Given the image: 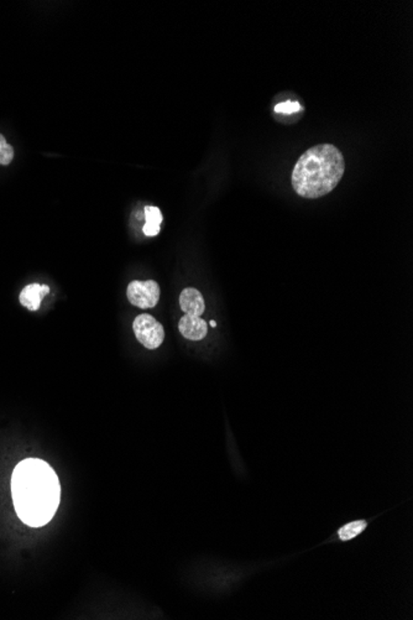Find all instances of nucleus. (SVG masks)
Returning <instances> with one entry per match:
<instances>
[{"label":"nucleus","instance_id":"7","mask_svg":"<svg viewBox=\"0 0 413 620\" xmlns=\"http://www.w3.org/2000/svg\"><path fill=\"white\" fill-rule=\"evenodd\" d=\"M50 292V287L47 285H40V284H30V285L25 286L23 291L20 292V304H23L26 309L30 311H37L41 306L43 296L47 295Z\"/></svg>","mask_w":413,"mask_h":620},{"label":"nucleus","instance_id":"1","mask_svg":"<svg viewBox=\"0 0 413 620\" xmlns=\"http://www.w3.org/2000/svg\"><path fill=\"white\" fill-rule=\"evenodd\" d=\"M12 495L19 519L40 528L51 521L60 504L59 477L43 459H24L12 472Z\"/></svg>","mask_w":413,"mask_h":620},{"label":"nucleus","instance_id":"3","mask_svg":"<svg viewBox=\"0 0 413 620\" xmlns=\"http://www.w3.org/2000/svg\"><path fill=\"white\" fill-rule=\"evenodd\" d=\"M133 329L136 340L147 349H156L164 342V327L151 315L142 313L136 317L133 323Z\"/></svg>","mask_w":413,"mask_h":620},{"label":"nucleus","instance_id":"5","mask_svg":"<svg viewBox=\"0 0 413 620\" xmlns=\"http://www.w3.org/2000/svg\"><path fill=\"white\" fill-rule=\"evenodd\" d=\"M178 329L189 341H202L208 333V326L201 317L186 315L180 320Z\"/></svg>","mask_w":413,"mask_h":620},{"label":"nucleus","instance_id":"4","mask_svg":"<svg viewBox=\"0 0 413 620\" xmlns=\"http://www.w3.org/2000/svg\"><path fill=\"white\" fill-rule=\"evenodd\" d=\"M127 295L130 304L142 310H147L158 304L160 300V287L158 282L153 280L149 281L135 280L129 284Z\"/></svg>","mask_w":413,"mask_h":620},{"label":"nucleus","instance_id":"12","mask_svg":"<svg viewBox=\"0 0 413 620\" xmlns=\"http://www.w3.org/2000/svg\"><path fill=\"white\" fill-rule=\"evenodd\" d=\"M209 324H211L212 327H215V326H217V323H215V321H211V322H209Z\"/></svg>","mask_w":413,"mask_h":620},{"label":"nucleus","instance_id":"11","mask_svg":"<svg viewBox=\"0 0 413 620\" xmlns=\"http://www.w3.org/2000/svg\"><path fill=\"white\" fill-rule=\"evenodd\" d=\"M299 110H301V107H299V104L297 102H284V103L279 104V105L275 107V110L277 113H284V114H292V113H295V112H297Z\"/></svg>","mask_w":413,"mask_h":620},{"label":"nucleus","instance_id":"2","mask_svg":"<svg viewBox=\"0 0 413 620\" xmlns=\"http://www.w3.org/2000/svg\"><path fill=\"white\" fill-rule=\"evenodd\" d=\"M344 171L346 160L341 150L332 144H319L298 158L292 171V187L301 197L319 198L338 186Z\"/></svg>","mask_w":413,"mask_h":620},{"label":"nucleus","instance_id":"10","mask_svg":"<svg viewBox=\"0 0 413 620\" xmlns=\"http://www.w3.org/2000/svg\"><path fill=\"white\" fill-rule=\"evenodd\" d=\"M14 158V147L0 134V165L10 164Z\"/></svg>","mask_w":413,"mask_h":620},{"label":"nucleus","instance_id":"6","mask_svg":"<svg viewBox=\"0 0 413 620\" xmlns=\"http://www.w3.org/2000/svg\"><path fill=\"white\" fill-rule=\"evenodd\" d=\"M180 306L186 315L201 317L206 311V302L201 291L197 289L189 287L184 289L180 295Z\"/></svg>","mask_w":413,"mask_h":620},{"label":"nucleus","instance_id":"8","mask_svg":"<svg viewBox=\"0 0 413 620\" xmlns=\"http://www.w3.org/2000/svg\"><path fill=\"white\" fill-rule=\"evenodd\" d=\"M146 223L142 231L147 237H155L160 233V225L162 222V214L158 207H145Z\"/></svg>","mask_w":413,"mask_h":620},{"label":"nucleus","instance_id":"9","mask_svg":"<svg viewBox=\"0 0 413 620\" xmlns=\"http://www.w3.org/2000/svg\"><path fill=\"white\" fill-rule=\"evenodd\" d=\"M366 521L365 520H357L352 523L346 524L343 528L338 531V535L341 541H349L354 537L360 535L365 529H366Z\"/></svg>","mask_w":413,"mask_h":620}]
</instances>
